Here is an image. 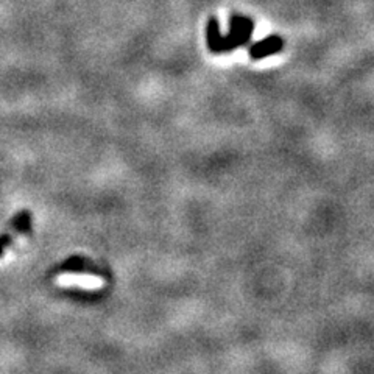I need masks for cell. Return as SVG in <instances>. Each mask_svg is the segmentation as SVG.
Returning a JSON list of instances; mask_svg holds the SVG:
<instances>
[{
  "instance_id": "obj_1",
  "label": "cell",
  "mask_w": 374,
  "mask_h": 374,
  "mask_svg": "<svg viewBox=\"0 0 374 374\" xmlns=\"http://www.w3.org/2000/svg\"><path fill=\"white\" fill-rule=\"evenodd\" d=\"M254 25L253 21H250L248 17L243 16H233L231 17V29L229 33L225 40V51H228L234 47L243 46L251 40V35H253Z\"/></svg>"
},
{
  "instance_id": "obj_2",
  "label": "cell",
  "mask_w": 374,
  "mask_h": 374,
  "mask_svg": "<svg viewBox=\"0 0 374 374\" xmlns=\"http://www.w3.org/2000/svg\"><path fill=\"white\" fill-rule=\"evenodd\" d=\"M56 284L61 287H79L83 290H99L105 286V281L94 275L64 273L58 276Z\"/></svg>"
},
{
  "instance_id": "obj_3",
  "label": "cell",
  "mask_w": 374,
  "mask_h": 374,
  "mask_svg": "<svg viewBox=\"0 0 374 374\" xmlns=\"http://www.w3.org/2000/svg\"><path fill=\"white\" fill-rule=\"evenodd\" d=\"M284 42L279 36H268L267 40L254 44V46L250 49V55L253 60H262V58L266 56L278 54Z\"/></svg>"
},
{
  "instance_id": "obj_4",
  "label": "cell",
  "mask_w": 374,
  "mask_h": 374,
  "mask_svg": "<svg viewBox=\"0 0 374 374\" xmlns=\"http://www.w3.org/2000/svg\"><path fill=\"white\" fill-rule=\"evenodd\" d=\"M208 44L212 51H225V40L218 29V21L212 17L208 24Z\"/></svg>"
}]
</instances>
